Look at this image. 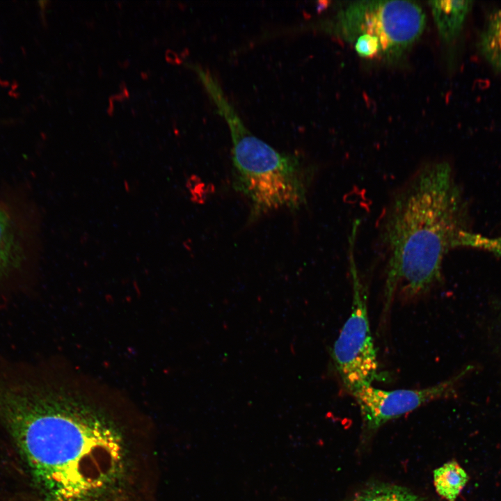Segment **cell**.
<instances>
[{"mask_svg":"<svg viewBox=\"0 0 501 501\" xmlns=\"http://www.w3.org/2000/svg\"><path fill=\"white\" fill-rule=\"evenodd\" d=\"M0 422L42 501H160L157 440L145 427L41 381L8 390Z\"/></svg>","mask_w":501,"mask_h":501,"instance_id":"6da1fadb","label":"cell"},{"mask_svg":"<svg viewBox=\"0 0 501 501\" xmlns=\"http://www.w3.org/2000/svg\"><path fill=\"white\" fill-rule=\"evenodd\" d=\"M385 307L396 294L413 299L442 279L445 255L467 228V208L446 161L420 166L390 197L378 221Z\"/></svg>","mask_w":501,"mask_h":501,"instance_id":"7a4b0ae2","label":"cell"},{"mask_svg":"<svg viewBox=\"0 0 501 501\" xmlns=\"http://www.w3.org/2000/svg\"><path fill=\"white\" fill-rule=\"evenodd\" d=\"M205 88L229 127L234 189L250 202V220L280 209L298 210L307 201L315 167L296 154L280 152L253 135L226 98L216 79Z\"/></svg>","mask_w":501,"mask_h":501,"instance_id":"3957f363","label":"cell"},{"mask_svg":"<svg viewBox=\"0 0 501 501\" xmlns=\"http://www.w3.org/2000/svg\"><path fill=\"white\" fill-rule=\"evenodd\" d=\"M426 15L416 2L358 1L339 10L322 28L352 45L363 58L401 59L420 38Z\"/></svg>","mask_w":501,"mask_h":501,"instance_id":"277c9868","label":"cell"},{"mask_svg":"<svg viewBox=\"0 0 501 501\" xmlns=\"http://www.w3.org/2000/svg\"><path fill=\"white\" fill-rule=\"evenodd\" d=\"M349 259L352 285L351 312L332 349V358L340 380L351 394L372 385L378 373V360L371 333L365 287L354 257L356 235L351 234Z\"/></svg>","mask_w":501,"mask_h":501,"instance_id":"5b68a950","label":"cell"},{"mask_svg":"<svg viewBox=\"0 0 501 501\" xmlns=\"http://www.w3.org/2000/svg\"><path fill=\"white\" fill-rule=\"evenodd\" d=\"M474 369L473 365H468L450 378L421 389L384 390L372 385L361 387L351 395L360 409L363 435L367 438L390 420L430 401L454 395L461 381Z\"/></svg>","mask_w":501,"mask_h":501,"instance_id":"8992f818","label":"cell"},{"mask_svg":"<svg viewBox=\"0 0 501 501\" xmlns=\"http://www.w3.org/2000/svg\"><path fill=\"white\" fill-rule=\"evenodd\" d=\"M440 39L453 42L461 33L472 9V1H431L429 2Z\"/></svg>","mask_w":501,"mask_h":501,"instance_id":"52a82bcc","label":"cell"},{"mask_svg":"<svg viewBox=\"0 0 501 501\" xmlns=\"http://www.w3.org/2000/svg\"><path fill=\"white\" fill-rule=\"evenodd\" d=\"M24 258V248L17 226L0 202V279L17 270Z\"/></svg>","mask_w":501,"mask_h":501,"instance_id":"ba28073f","label":"cell"},{"mask_svg":"<svg viewBox=\"0 0 501 501\" xmlns=\"http://www.w3.org/2000/svg\"><path fill=\"white\" fill-rule=\"evenodd\" d=\"M340 501H429L406 487L374 482Z\"/></svg>","mask_w":501,"mask_h":501,"instance_id":"9c48e42d","label":"cell"},{"mask_svg":"<svg viewBox=\"0 0 501 501\" xmlns=\"http://www.w3.org/2000/svg\"><path fill=\"white\" fill-rule=\"evenodd\" d=\"M477 45L491 67L501 72V9L488 15L479 33Z\"/></svg>","mask_w":501,"mask_h":501,"instance_id":"30bf717a","label":"cell"},{"mask_svg":"<svg viewBox=\"0 0 501 501\" xmlns=\"http://www.w3.org/2000/svg\"><path fill=\"white\" fill-rule=\"evenodd\" d=\"M468 481L465 470L456 461H449L434 471V484L438 494L455 501Z\"/></svg>","mask_w":501,"mask_h":501,"instance_id":"8fae6325","label":"cell"},{"mask_svg":"<svg viewBox=\"0 0 501 501\" xmlns=\"http://www.w3.org/2000/svg\"><path fill=\"white\" fill-rule=\"evenodd\" d=\"M458 246L486 250L501 257V235L488 237L464 230L460 234Z\"/></svg>","mask_w":501,"mask_h":501,"instance_id":"7c38bea8","label":"cell"},{"mask_svg":"<svg viewBox=\"0 0 501 501\" xmlns=\"http://www.w3.org/2000/svg\"><path fill=\"white\" fill-rule=\"evenodd\" d=\"M493 324L495 347L497 349L498 358L501 363V310L498 317L495 319Z\"/></svg>","mask_w":501,"mask_h":501,"instance_id":"4fadbf2b","label":"cell"}]
</instances>
